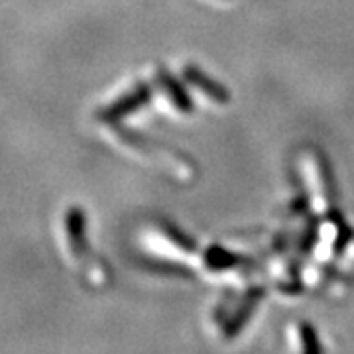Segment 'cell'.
<instances>
[{
	"label": "cell",
	"mask_w": 354,
	"mask_h": 354,
	"mask_svg": "<svg viewBox=\"0 0 354 354\" xmlns=\"http://www.w3.org/2000/svg\"><path fill=\"white\" fill-rule=\"evenodd\" d=\"M205 264L211 270H228V268H234V266L241 264V258L230 254L225 248L213 246V248H209V252L205 256Z\"/></svg>",
	"instance_id": "obj_6"
},
{
	"label": "cell",
	"mask_w": 354,
	"mask_h": 354,
	"mask_svg": "<svg viewBox=\"0 0 354 354\" xmlns=\"http://www.w3.org/2000/svg\"><path fill=\"white\" fill-rule=\"evenodd\" d=\"M158 81H160V85L167 93L169 101L174 102V106H176L177 111H181V113H191L193 111L191 95L167 69H160L158 71Z\"/></svg>",
	"instance_id": "obj_3"
},
{
	"label": "cell",
	"mask_w": 354,
	"mask_h": 354,
	"mask_svg": "<svg viewBox=\"0 0 354 354\" xmlns=\"http://www.w3.org/2000/svg\"><path fill=\"white\" fill-rule=\"evenodd\" d=\"M150 97H152V91L146 85H138L134 91H130L128 95H124L120 101L106 106L101 113V120H104V122H118L127 114L136 113L138 109H142L146 102L150 101Z\"/></svg>",
	"instance_id": "obj_1"
},
{
	"label": "cell",
	"mask_w": 354,
	"mask_h": 354,
	"mask_svg": "<svg viewBox=\"0 0 354 354\" xmlns=\"http://www.w3.org/2000/svg\"><path fill=\"white\" fill-rule=\"evenodd\" d=\"M264 295V290H250L248 291V295H246V304L241 305L239 307V311L232 315V319L227 323V327H225V335L227 337H232V335H236L239 330L246 325V321L250 319V315L254 313V307L258 304V299Z\"/></svg>",
	"instance_id": "obj_4"
},
{
	"label": "cell",
	"mask_w": 354,
	"mask_h": 354,
	"mask_svg": "<svg viewBox=\"0 0 354 354\" xmlns=\"http://www.w3.org/2000/svg\"><path fill=\"white\" fill-rule=\"evenodd\" d=\"M299 337H301L304 351H307V353H319V351L323 348V346L319 344V341H317L315 329H313L309 323H304V325L299 327Z\"/></svg>",
	"instance_id": "obj_7"
},
{
	"label": "cell",
	"mask_w": 354,
	"mask_h": 354,
	"mask_svg": "<svg viewBox=\"0 0 354 354\" xmlns=\"http://www.w3.org/2000/svg\"><path fill=\"white\" fill-rule=\"evenodd\" d=\"M67 232L75 254L85 250V216L79 209H71L67 215Z\"/></svg>",
	"instance_id": "obj_5"
},
{
	"label": "cell",
	"mask_w": 354,
	"mask_h": 354,
	"mask_svg": "<svg viewBox=\"0 0 354 354\" xmlns=\"http://www.w3.org/2000/svg\"><path fill=\"white\" fill-rule=\"evenodd\" d=\"M327 171H329V167H327V162H325L323 158H319V177H321V174L325 176ZM329 179H330V176L327 177V179L323 177V181H329ZM333 195H335V187H333L330 183L323 185V205H325V203L333 201Z\"/></svg>",
	"instance_id": "obj_8"
},
{
	"label": "cell",
	"mask_w": 354,
	"mask_h": 354,
	"mask_svg": "<svg viewBox=\"0 0 354 354\" xmlns=\"http://www.w3.org/2000/svg\"><path fill=\"white\" fill-rule=\"evenodd\" d=\"M183 77L187 79V83H191L195 88H199L201 93H205L209 99H213L218 104H227V101H230V93L227 88L221 83H216L215 79H211L207 73H203V69H199V67L187 65L183 69Z\"/></svg>",
	"instance_id": "obj_2"
}]
</instances>
